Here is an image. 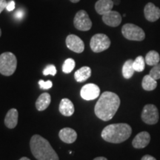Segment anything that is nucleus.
<instances>
[{
	"label": "nucleus",
	"instance_id": "nucleus-1",
	"mask_svg": "<svg viewBox=\"0 0 160 160\" xmlns=\"http://www.w3.org/2000/svg\"><path fill=\"white\" fill-rule=\"evenodd\" d=\"M120 105V99L117 94L105 91L100 96L94 108L97 117L103 121H109L114 117Z\"/></svg>",
	"mask_w": 160,
	"mask_h": 160
},
{
	"label": "nucleus",
	"instance_id": "nucleus-2",
	"mask_svg": "<svg viewBox=\"0 0 160 160\" xmlns=\"http://www.w3.org/2000/svg\"><path fill=\"white\" fill-rule=\"evenodd\" d=\"M32 154L37 160H59L57 153L47 139L39 135H33L30 142Z\"/></svg>",
	"mask_w": 160,
	"mask_h": 160
},
{
	"label": "nucleus",
	"instance_id": "nucleus-3",
	"mask_svg": "<svg viewBox=\"0 0 160 160\" xmlns=\"http://www.w3.org/2000/svg\"><path fill=\"white\" fill-rule=\"evenodd\" d=\"M132 128L125 123L112 124L106 126L102 131V138L111 143H121L131 137Z\"/></svg>",
	"mask_w": 160,
	"mask_h": 160
},
{
	"label": "nucleus",
	"instance_id": "nucleus-4",
	"mask_svg": "<svg viewBox=\"0 0 160 160\" xmlns=\"http://www.w3.org/2000/svg\"><path fill=\"white\" fill-rule=\"evenodd\" d=\"M17 66L16 56L11 52H5L0 55V73L6 77L13 75Z\"/></svg>",
	"mask_w": 160,
	"mask_h": 160
},
{
	"label": "nucleus",
	"instance_id": "nucleus-5",
	"mask_svg": "<svg viewBox=\"0 0 160 160\" xmlns=\"http://www.w3.org/2000/svg\"><path fill=\"white\" fill-rule=\"evenodd\" d=\"M122 33L125 39L131 41H142L145 38V32L139 26L131 23L123 25Z\"/></svg>",
	"mask_w": 160,
	"mask_h": 160
},
{
	"label": "nucleus",
	"instance_id": "nucleus-6",
	"mask_svg": "<svg viewBox=\"0 0 160 160\" xmlns=\"http://www.w3.org/2000/svg\"><path fill=\"white\" fill-rule=\"evenodd\" d=\"M90 46L94 53H100L109 48L111 46V40L107 35L97 33L91 38Z\"/></svg>",
	"mask_w": 160,
	"mask_h": 160
},
{
	"label": "nucleus",
	"instance_id": "nucleus-7",
	"mask_svg": "<svg viewBox=\"0 0 160 160\" xmlns=\"http://www.w3.org/2000/svg\"><path fill=\"white\" fill-rule=\"evenodd\" d=\"M73 24L77 30L82 31H89L92 27V22L87 12L84 10L78 11L76 14Z\"/></svg>",
	"mask_w": 160,
	"mask_h": 160
},
{
	"label": "nucleus",
	"instance_id": "nucleus-8",
	"mask_svg": "<svg viewBox=\"0 0 160 160\" xmlns=\"http://www.w3.org/2000/svg\"><path fill=\"white\" fill-rule=\"evenodd\" d=\"M142 119L148 125H154L159 121V111L154 105H146L142 110Z\"/></svg>",
	"mask_w": 160,
	"mask_h": 160
},
{
	"label": "nucleus",
	"instance_id": "nucleus-9",
	"mask_svg": "<svg viewBox=\"0 0 160 160\" xmlns=\"http://www.w3.org/2000/svg\"><path fill=\"white\" fill-rule=\"evenodd\" d=\"M100 89L99 86L95 84L89 83L85 85L81 88L80 91V95L83 99L90 101V100H93L99 97Z\"/></svg>",
	"mask_w": 160,
	"mask_h": 160
},
{
	"label": "nucleus",
	"instance_id": "nucleus-10",
	"mask_svg": "<svg viewBox=\"0 0 160 160\" xmlns=\"http://www.w3.org/2000/svg\"><path fill=\"white\" fill-rule=\"evenodd\" d=\"M66 45L71 51L77 53H82L85 50L84 42L77 36L71 34L66 38Z\"/></svg>",
	"mask_w": 160,
	"mask_h": 160
},
{
	"label": "nucleus",
	"instance_id": "nucleus-11",
	"mask_svg": "<svg viewBox=\"0 0 160 160\" xmlns=\"http://www.w3.org/2000/svg\"><path fill=\"white\" fill-rule=\"evenodd\" d=\"M102 21L111 27H117L122 22V17L119 12L111 11L102 15Z\"/></svg>",
	"mask_w": 160,
	"mask_h": 160
},
{
	"label": "nucleus",
	"instance_id": "nucleus-12",
	"mask_svg": "<svg viewBox=\"0 0 160 160\" xmlns=\"http://www.w3.org/2000/svg\"><path fill=\"white\" fill-rule=\"evenodd\" d=\"M145 19L149 22H156L160 18V9L153 3L149 2L145 5L144 9Z\"/></svg>",
	"mask_w": 160,
	"mask_h": 160
},
{
	"label": "nucleus",
	"instance_id": "nucleus-13",
	"mask_svg": "<svg viewBox=\"0 0 160 160\" xmlns=\"http://www.w3.org/2000/svg\"><path fill=\"white\" fill-rule=\"evenodd\" d=\"M151 141V136L148 132L142 131L136 136L132 142L133 148L137 149L144 148L148 145Z\"/></svg>",
	"mask_w": 160,
	"mask_h": 160
},
{
	"label": "nucleus",
	"instance_id": "nucleus-14",
	"mask_svg": "<svg viewBox=\"0 0 160 160\" xmlns=\"http://www.w3.org/2000/svg\"><path fill=\"white\" fill-rule=\"evenodd\" d=\"M59 137L63 142L71 144L77 140V133L74 130L71 128H65L60 130Z\"/></svg>",
	"mask_w": 160,
	"mask_h": 160
},
{
	"label": "nucleus",
	"instance_id": "nucleus-15",
	"mask_svg": "<svg viewBox=\"0 0 160 160\" xmlns=\"http://www.w3.org/2000/svg\"><path fill=\"white\" fill-rule=\"evenodd\" d=\"M59 110L61 114L65 116V117H71L74 113L75 108L74 105H73V102L71 100L67 99V98H65L60 102Z\"/></svg>",
	"mask_w": 160,
	"mask_h": 160
},
{
	"label": "nucleus",
	"instance_id": "nucleus-16",
	"mask_svg": "<svg viewBox=\"0 0 160 160\" xmlns=\"http://www.w3.org/2000/svg\"><path fill=\"white\" fill-rule=\"evenodd\" d=\"M113 5V0H98L95 4L96 11L100 15H104L112 11Z\"/></svg>",
	"mask_w": 160,
	"mask_h": 160
},
{
	"label": "nucleus",
	"instance_id": "nucleus-17",
	"mask_svg": "<svg viewBox=\"0 0 160 160\" xmlns=\"http://www.w3.org/2000/svg\"><path fill=\"white\" fill-rule=\"evenodd\" d=\"M18 117H19V113H18L17 109L12 108L9 110L5 118V124L6 127L10 129H13L16 128L18 123Z\"/></svg>",
	"mask_w": 160,
	"mask_h": 160
},
{
	"label": "nucleus",
	"instance_id": "nucleus-18",
	"mask_svg": "<svg viewBox=\"0 0 160 160\" xmlns=\"http://www.w3.org/2000/svg\"><path fill=\"white\" fill-rule=\"evenodd\" d=\"M51 102V95L48 93H43L36 101V108L38 111H42L48 108Z\"/></svg>",
	"mask_w": 160,
	"mask_h": 160
},
{
	"label": "nucleus",
	"instance_id": "nucleus-19",
	"mask_svg": "<svg viewBox=\"0 0 160 160\" xmlns=\"http://www.w3.org/2000/svg\"><path fill=\"white\" fill-rule=\"evenodd\" d=\"M91 76V69L87 66H84L75 72L74 78L78 82H83L89 79Z\"/></svg>",
	"mask_w": 160,
	"mask_h": 160
},
{
	"label": "nucleus",
	"instance_id": "nucleus-20",
	"mask_svg": "<svg viewBox=\"0 0 160 160\" xmlns=\"http://www.w3.org/2000/svg\"><path fill=\"white\" fill-rule=\"evenodd\" d=\"M142 86L145 91H153L157 87V80L153 79L151 75H146L144 77L142 82Z\"/></svg>",
	"mask_w": 160,
	"mask_h": 160
},
{
	"label": "nucleus",
	"instance_id": "nucleus-21",
	"mask_svg": "<svg viewBox=\"0 0 160 160\" xmlns=\"http://www.w3.org/2000/svg\"><path fill=\"white\" fill-rule=\"evenodd\" d=\"M133 60L128 59L124 63L122 67V75L125 79H131L134 73L135 70L133 66Z\"/></svg>",
	"mask_w": 160,
	"mask_h": 160
},
{
	"label": "nucleus",
	"instance_id": "nucleus-22",
	"mask_svg": "<svg viewBox=\"0 0 160 160\" xmlns=\"http://www.w3.org/2000/svg\"><path fill=\"white\" fill-rule=\"evenodd\" d=\"M145 63L148 64V65L154 66L159 63L160 57L158 52L155 51H151L147 53L145 57Z\"/></svg>",
	"mask_w": 160,
	"mask_h": 160
},
{
	"label": "nucleus",
	"instance_id": "nucleus-23",
	"mask_svg": "<svg viewBox=\"0 0 160 160\" xmlns=\"http://www.w3.org/2000/svg\"><path fill=\"white\" fill-rule=\"evenodd\" d=\"M133 68L135 70V71L137 72L143 71L145 67V60L143 58V57H142V56H139V57L136 58V59L133 61Z\"/></svg>",
	"mask_w": 160,
	"mask_h": 160
},
{
	"label": "nucleus",
	"instance_id": "nucleus-24",
	"mask_svg": "<svg viewBox=\"0 0 160 160\" xmlns=\"http://www.w3.org/2000/svg\"><path fill=\"white\" fill-rule=\"evenodd\" d=\"M76 65L75 61L71 58L67 59L64 62L62 65V71L65 73H70L74 69Z\"/></svg>",
	"mask_w": 160,
	"mask_h": 160
},
{
	"label": "nucleus",
	"instance_id": "nucleus-25",
	"mask_svg": "<svg viewBox=\"0 0 160 160\" xmlns=\"http://www.w3.org/2000/svg\"><path fill=\"white\" fill-rule=\"evenodd\" d=\"M149 75H151L156 80L160 79V62L153 66L150 71Z\"/></svg>",
	"mask_w": 160,
	"mask_h": 160
},
{
	"label": "nucleus",
	"instance_id": "nucleus-26",
	"mask_svg": "<svg viewBox=\"0 0 160 160\" xmlns=\"http://www.w3.org/2000/svg\"><path fill=\"white\" fill-rule=\"evenodd\" d=\"M42 73L44 76H48V75L55 76L56 73H57V68H56L55 65H48L46 66L45 68L43 70Z\"/></svg>",
	"mask_w": 160,
	"mask_h": 160
},
{
	"label": "nucleus",
	"instance_id": "nucleus-27",
	"mask_svg": "<svg viewBox=\"0 0 160 160\" xmlns=\"http://www.w3.org/2000/svg\"><path fill=\"white\" fill-rule=\"evenodd\" d=\"M39 88L42 90H48L51 88L53 86V83L51 80H48V81H43V80H39Z\"/></svg>",
	"mask_w": 160,
	"mask_h": 160
},
{
	"label": "nucleus",
	"instance_id": "nucleus-28",
	"mask_svg": "<svg viewBox=\"0 0 160 160\" xmlns=\"http://www.w3.org/2000/svg\"><path fill=\"white\" fill-rule=\"evenodd\" d=\"M15 7H16L15 2L12 0V1L9 2L7 4V6H6V9H7L8 11H13V10L15 9Z\"/></svg>",
	"mask_w": 160,
	"mask_h": 160
},
{
	"label": "nucleus",
	"instance_id": "nucleus-29",
	"mask_svg": "<svg viewBox=\"0 0 160 160\" xmlns=\"http://www.w3.org/2000/svg\"><path fill=\"white\" fill-rule=\"evenodd\" d=\"M7 4L8 2L6 0H0V13L4 11V9L6 8Z\"/></svg>",
	"mask_w": 160,
	"mask_h": 160
},
{
	"label": "nucleus",
	"instance_id": "nucleus-30",
	"mask_svg": "<svg viewBox=\"0 0 160 160\" xmlns=\"http://www.w3.org/2000/svg\"><path fill=\"white\" fill-rule=\"evenodd\" d=\"M23 15H24L23 11H21V10H19V11L15 13V17H17V19H20L23 17Z\"/></svg>",
	"mask_w": 160,
	"mask_h": 160
},
{
	"label": "nucleus",
	"instance_id": "nucleus-31",
	"mask_svg": "<svg viewBox=\"0 0 160 160\" xmlns=\"http://www.w3.org/2000/svg\"><path fill=\"white\" fill-rule=\"evenodd\" d=\"M141 160H157L154 157H152L151 155H145L142 158Z\"/></svg>",
	"mask_w": 160,
	"mask_h": 160
},
{
	"label": "nucleus",
	"instance_id": "nucleus-32",
	"mask_svg": "<svg viewBox=\"0 0 160 160\" xmlns=\"http://www.w3.org/2000/svg\"><path fill=\"white\" fill-rule=\"evenodd\" d=\"M93 160H108V159H106L105 157H99L95 158Z\"/></svg>",
	"mask_w": 160,
	"mask_h": 160
},
{
	"label": "nucleus",
	"instance_id": "nucleus-33",
	"mask_svg": "<svg viewBox=\"0 0 160 160\" xmlns=\"http://www.w3.org/2000/svg\"><path fill=\"white\" fill-rule=\"evenodd\" d=\"M113 2L115 5H119L120 2V0H113Z\"/></svg>",
	"mask_w": 160,
	"mask_h": 160
},
{
	"label": "nucleus",
	"instance_id": "nucleus-34",
	"mask_svg": "<svg viewBox=\"0 0 160 160\" xmlns=\"http://www.w3.org/2000/svg\"><path fill=\"white\" fill-rule=\"evenodd\" d=\"M70 1L73 3H77V2H79L80 0H70Z\"/></svg>",
	"mask_w": 160,
	"mask_h": 160
},
{
	"label": "nucleus",
	"instance_id": "nucleus-35",
	"mask_svg": "<svg viewBox=\"0 0 160 160\" xmlns=\"http://www.w3.org/2000/svg\"><path fill=\"white\" fill-rule=\"evenodd\" d=\"M19 160H31L30 159H28V157H22L21 159H19Z\"/></svg>",
	"mask_w": 160,
	"mask_h": 160
},
{
	"label": "nucleus",
	"instance_id": "nucleus-36",
	"mask_svg": "<svg viewBox=\"0 0 160 160\" xmlns=\"http://www.w3.org/2000/svg\"><path fill=\"white\" fill-rule=\"evenodd\" d=\"M2 35V31H1V28H0V37H1Z\"/></svg>",
	"mask_w": 160,
	"mask_h": 160
}]
</instances>
